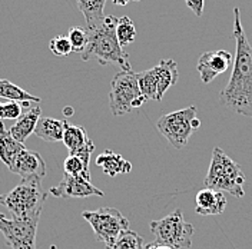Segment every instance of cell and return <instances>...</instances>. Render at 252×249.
<instances>
[{
    "instance_id": "1",
    "label": "cell",
    "mask_w": 252,
    "mask_h": 249,
    "mask_svg": "<svg viewBox=\"0 0 252 249\" xmlns=\"http://www.w3.org/2000/svg\"><path fill=\"white\" fill-rule=\"evenodd\" d=\"M234 37L236 50L234 69L226 86L220 91V103L234 113L252 119V46L241 22L239 9H234Z\"/></svg>"
},
{
    "instance_id": "2",
    "label": "cell",
    "mask_w": 252,
    "mask_h": 249,
    "mask_svg": "<svg viewBox=\"0 0 252 249\" xmlns=\"http://www.w3.org/2000/svg\"><path fill=\"white\" fill-rule=\"evenodd\" d=\"M118 19L115 16H105L103 22L92 31H88L89 42L82 53L83 61L96 58L100 64H118L122 70H132L129 63V55L119 45L116 37Z\"/></svg>"
},
{
    "instance_id": "3",
    "label": "cell",
    "mask_w": 252,
    "mask_h": 249,
    "mask_svg": "<svg viewBox=\"0 0 252 249\" xmlns=\"http://www.w3.org/2000/svg\"><path fill=\"white\" fill-rule=\"evenodd\" d=\"M245 173L220 148H214L209 169L204 181L205 187L226 192L238 199L245 196Z\"/></svg>"
},
{
    "instance_id": "4",
    "label": "cell",
    "mask_w": 252,
    "mask_h": 249,
    "mask_svg": "<svg viewBox=\"0 0 252 249\" xmlns=\"http://www.w3.org/2000/svg\"><path fill=\"white\" fill-rule=\"evenodd\" d=\"M47 193L42 187V181L36 178L22 179L9 193L0 195V205L6 206L12 217L23 218L42 214Z\"/></svg>"
},
{
    "instance_id": "5",
    "label": "cell",
    "mask_w": 252,
    "mask_h": 249,
    "mask_svg": "<svg viewBox=\"0 0 252 249\" xmlns=\"http://www.w3.org/2000/svg\"><path fill=\"white\" fill-rule=\"evenodd\" d=\"M201 126V121L196 116V108L190 105L188 108L166 113L158 119L157 127L163 138L175 149H182L188 145L192 133Z\"/></svg>"
},
{
    "instance_id": "6",
    "label": "cell",
    "mask_w": 252,
    "mask_h": 249,
    "mask_svg": "<svg viewBox=\"0 0 252 249\" xmlns=\"http://www.w3.org/2000/svg\"><path fill=\"white\" fill-rule=\"evenodd\" d=\"M146 102L142 96L136 73L133 70H121L116 73L109 92V108L113 116H122L136 108H141Z\"/></svg>"
},
{
    "instance_id": "7",
    "label": "cell",
    "mask_w": 252,
    "mask_h": 249,
    "mask_svg": "<svg viewBox=\"0 0 252 249\" xmlns=\"http://www.w3.org/2000/svg\"><path fill=\"white\" fill-rule=\"evenodd\" d=\"M151 232L155 235V241L171 247L173 249H190L192 235L195 228L192 223L187 222L181 209L173 211L168 217L152 220L149 223Z\"/></svg>"
},
{
    "instance_id": "8",
    "label": "cell",
    "mask_w": 252,
    "mask_h": 249,
    "mask_svg": "<svg viewBox=\"0 0 252 249\" xmlns=\"http://www.w3.org/2000/svg\"><path fill=\"white\" fill-rule=\"evenodd\" d=\"M82 218L91 225L96 239L105 247L112 245L119 238V235L129 229V220L116 208L85 211L82 212Z\"/></svg>"
},
{
    "instance_id": "9",
    "label": "cell",
    "mask_w": 252,
    "mask_h": 249,
    "mask_svg": "<svg viewBox=\"0 0 252 249\" xmlns=\"http://www.w3.org/2000/svg\"><path fill=\"white\" fill-rule=\"evenodd\" d=\"M39 220L40 214L23 218H7L6 215H1L0 232L3 234L10 249H36Z\"/></svg>"
},
{
    "instance_id": "10",
    "label": "cell",
    "mask_w": 252,
    "mask_h": 249,
    "mask_svg": "<svg viewBox=\"0 0 252 249\" xmlns=\"http://www.w3.org/2000/svg\"><path fill=\"white\" fill-rule=\"evenodd\" d=\"M50 195L59 198V199H70V198H89V196H99L103 198L105 193L96 187L88 179L82 176H70V175H63V179L58 187H50L49 190Z\"/></svg>"
},
{
    "instance_id": "11",
    "label": "cell",
    "mask_w": 252,
    "mask_h": 249,
    "mask_svg": "<svg viewBox=\"0 0 252 249\" xmlns=\"http://www.w3.org/2000/svg\"><path fill=\"white\" fill-rule=\"evenodd\" d=\"M62 142L67 148L69 155H76L86 163H91V156L94 154V145L83 126L69 124V121L64 119Z\"/></svg>"
},
{
    "instance_id": "12",
    "label": "cell",
    "mask_w": 252,
    "mask_h": 249,
    "mask_svg": "<svg viewBox=\"0 0 252 249\" xmlns=\"http://www.w3.org/2000/svg\"><path fill=\"white\" fill-rule=\"evenodd\" d=\"M232 64V53L228 50H217V52H205L199 58L196 70L204 83H211L217 76L222 75Z\"/></svg>"
},
{
    "instance_id": "13",
    "label": "cell",
    "mask_w": 252,
    "mask_h": 249,
    "mask_svg": "<svg viewBox=\"0 0 252 249\" xmlns=\"http://www.w3.org/2000/svg\"><path fill=\"white\" fill-rule=\"evenodd\" d=\"M9 171L19 175L22 179L36 178L42 181L46 176V163L37 152H33L25 148L16 157L15 163Z\"/></svg>"
},
{
    "instance_id": "14",
    "label": "cell",
    "mask_w": 252,
    "mask_h": 249,
    "mask_svg": "<svg viewBox=\"0 0 252 249\" xmlns=\"http://www.w3.org/2000/svg\"><path fill=\"white\" fill-rule=\"evenodd\" d=\"M195 202H196L195 212L202 215V217L220 215L226 208L225 195L220 190L209 189V187H205V189L198 192V195L195 198Z\"/></svg>"
},
{
    "instance_id": "15",
    "label": "cell",
    "mask_w": 252,
    "mask_h": 249,
    "mask_svg": "<svg viewBox=\"0 0 252 249\" xmlns=\"http://www.w3.org/2000/svg\"><path fill=\"white\" fill-rule=\"evenodd\" d=\"M40 113L42 109L39 106H32L29 109L26 110L17 121L15 124H12V127L9 129V133L12 135V138L19 142V143H23L28 140V138L31 136L32 133H34V129H36V124L40 119Z\"/></svg>"
},
{
    "instance_id": "16",
    "label": "cell",
    "mask_w": 252,
    "mask_h": 249,
    "mask_svg": "<svg viewBox=\"0 0 252 249\" xmlns=\"http://www.w3.org/2000/svg\"><path fill=\"white\" fill-rule=\"evenodd\" d=\"M154 69L157 73L158 102H159L162 100L163 94L168 92V89L176 85L179 73H178V64L173 59H162Z\"/></svg>"
},
{
    "instance_id": "17",
    "label": "cell",
    "mask_w": 252,
    "mask_h": 249,
    "mask_svg": "<svg viewBox=\"0 0 252 249\" xmlns=\"http://www.w3.org/2000/svg\"><path fill=\"white\" fill-rule=\"evenodd\" d=\"M96 165L110 178L118 175H126L132 171V163L126 160L124 156L115 154L112 151H105L96 157Z\"/></svg>"
},
{
    "instance_id": "18",
    "label": "cell",
    "mask_w": 252,
    "mask_h": 249,
    "mask_svg": "<svg viewBox=\"0 0 252 249\" xmlns=\"http://www.w3.org/2000/svg\"><path fill=\"white\" fill-rule=\"evenodd\" d=\"M23 149L25 145L16 142L9 133V129H6L3 122H0V160L10 169L15 163L16 157Z\"/></svg>"
},
{
    "instance_id": "19",
    "label": "cell",
    "mask_w": 252,
    "mask_h": 249,
    "mask_svg": "<svg viewBox=\"0 0 252 249\" xmlns=\"http://www.w3.org/2000/svg\"><path fill=\"white\" fill-rule=\"evenodd\" d=\"M63 132H64V121H59L55 118H40L34 129V135L37 138L50 143L62 142Z\"/></svg>"
},
{
    "instance_id": "20",
    "label": "cell",
    "mask_w": 252,
    "mask_h": 249,
    "mask_svg": "<svg viewBox=\"0 0 252 249\" xmlns=\"http://www.w3.org/2000/svg\"><path fill=\"white\" fill-rule=\"evenodd\" d=\"M76 4L82 15L85 16L88 25L86 31H92L103 22L105 19L103 10H105L106 0H76Z\"/></svg>"
},
{
    "instance_id": "21",
    "label": "cell",
    "mask_w": 252,
    "mask_h": 249,
    "mask_svg": "<svg viewBox=\"0 0 252 249\" xmlns=\"http://www.w3.org/2000/svg\"><path fill=\"white\" fill-rule=\"evenodd\" d=\"M0 99H7L9 102H17V103H39L40 97L26 92L25 89L19 88L17 85L12 83L7 79H0Z\"/></svg>"
},
{
    "instance_id": "22",
    "label": "cell",
    "mask_w": 252,
    "mask_h": 249,
    "mask_svg": "<svg viewBox=\"0 0 252 249\" xmlns=\"http://www.w3.org/2000/svg\"><path fill=\"white\" fill-rule=\"evenodd\" d=\"M136 79L142 96L146 100H158V82L155 69L152 67L136 73Z\"/></svg>"
},
{
    "instance_id": "23",
    "label": "cell",
    "mask_w": 252,
    "mask_h": 249,
    "mask_svg": "<svg viewBox=\"0 0 252 249\" xmlns=\"http://www.w3.org/2000/svg\"><path fill=\"white\" fill-rule=\"evenodd\" d=\"M116 37H118L119 45L122 47L130 45L135 40V37H136V29H135V23L132 22V19L129 16H122V17L118 19Z\"/></svg>"
},
{
    "instance_id": "24",
    "label": "cell",
    "mask_w": 252,
    "mask_h": 249,
    "mask_svg": "<svg viewBox=\"0 0 252 249\" xmlns=\"http://www.w3.org/2000/svg\"><path fill=\"white\" fill-rule=\"evenodd\" d=\"M145 244H143V238L141 235L136 234L135 231L127 229L125 232L119 235V238L109 245L105 247V249H143Z\"/></svg>"
},
{
    "instance_id": "25",
    "label": "cell",
    "mask_w": 252,
    "mask_h": 249,
    "mask_svg": "<svg viewBox=\"0 0 252 249\" xmlns=\"http://www.w3.org/2000/svg\"><path fill=\"white\" fill-rule=\"evenodd\" d=\"M63 171L66 175L70 176H82L88 181H91V171H89V163L82 160L79 156L69 155L63 162Z\"/></svg>"
},
{
    "instance_id": "26",
    "label": "cell",
    "mask_w": 252,
    "mask_h": 249,
    "mask_svg": "<svg viewBox=\"0 0 252 249\" xmlns=\"http://www.w3.org/2000/svg\"><path fill=\"white\" fill-rule=\"evenodd\" d=\"M69 42H70V46H72V52L75 53H83L85 49L88 46V42H89V34H88V31L83 29V28H79V26H75V28H70L69 29V33L66 34Z\"/></svg>"
},
{
    "instance_id": "27",
    "label": "cell",
    "mask_w": 252,
    "mask_h": 249,
    "mask_svg": "<svg viewBox=\"0 0 252 249\" xmlns=\"http://www.w3.org/2000/svg\"><path fill=\"white\" fill-rule=\"evenodd\" d=\"M49 49L55 56H67L72 53V46L70 42L67 39V36L64 34H59L55 36L50 42H49Z\"/></svg>"
},
{
    "instance_id": "28",
    "label": "cell",
    "mask_w": 252,
    "mask_h": 249,
    "mask_svg": "<svg viewBox=\"0 0 252 249\" xmlns=\"http://www.w3.org/2000/svg\"><path fill=\"white\" fill-rule=\"evenodd\" d=\"M22 115H23V108H22V103H17V102H7V103H4V109H3V119L17 121V119H19Z\"/></svg>"
},
{
    "instance_id": "29",
    "label": "cell",
    "mask_w": 252,
    "mask_h": 249,
    "mask_svg": "<svg viewBox=\"0 0 252 249\" xmlns=\"http://www.w3.org/2000/svg\"><path fill=\"white\" fill-rule=\"evenodd\" d=\"M187 6L189 9L195 13V16H202V12H204V6H205V0H185Z\"/></svg>"
},
{
    "instance_id": "30",
    "label": "cell",
    "mask_w": 252,
    "mask_h": 249,
    "mask_svg": "<svg viewBox=\"0 0 252 249\" xmlns=\"http://www.w3.org/2000/svg\"><path fill=\"white\" fill-rule=\"evenodd\" d=\"M143 249H173L171 247H166V245H162V244H159V242H151V244H148V245H145V248Z\"/></svg>"
},
{
    "instance_id": "31",
    "label": "cell",
    "mask_w": 252,
    "mask_h": 249,
    "mask_svg": "<svg viewBox=\"0 0 252 249\" xmlns=\"http://www.w3.org/2000/svg\"><path fill=\"white\" fill-rule=\"evenodd\" d=\"M112 1H113V4H116V6H125V4H127L129 0H112Z\"/></svg>"
},
{
    "instance_id": "32",
    "label": "cell",
    "mask_w": 252,
    "mask_h": 249,
    "mask_svg": "<svg viewBox=\"0 0 252 249\" xmlns=\"http://www.w3.org/2000/svg\"><path fill=\"white\" fill-rule=\"evenodd\" d=\"M3 109H4V103H0V119H3Z\"/></svg>"
},
{
    "instance_id": "33",
    "label": "cell",
    "mask_w": 252,
    "mask_h": 249,
    "mask_svg": "<svg viewBox=\"0 0 252 249\" xmlns=\"http://www.w3.org/2000/svg\"><path fill=\"white\" fill-rule=\"evenodd\" d=\"M72 112H73V110L70 109V108H69V109H64V115H72Z\"/></svg>"
},
{
    "instance_id": "34",
    "label": "cell",
    "mask_w": 252,
    "mask_h": 249,
    "mask_svg": "<svg viewBox=\"0 0 252 249\" xmlns=\"http://www.w3.org/2000/svg\"><path fill=\"white\" fill-rule=\"evenodd\" d=\"M133 1H139V0H133Z\"/></svg>"
},
{
    "instance_id": "35",
    "label": "cell",
    "mask_w": 252,
    "mask_h": 249,
    "mask_svg": "<svg viewBox=\"0 0 252 249\" xmlns=\"http://www.w3.org/2000/svg\"><path fill=\"white\" fill-rule=\"evenodd\" d=\"M1 215H3V214H0V218H1Z\"/></svg>"
}]
</instances>
